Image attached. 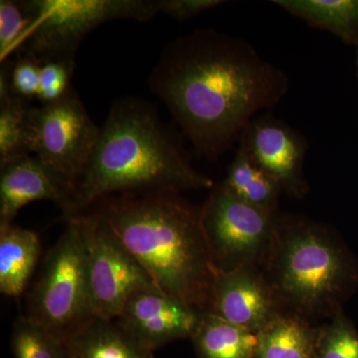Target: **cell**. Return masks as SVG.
<instances>
[{
	"label": "cell",
	"instance_id": "1",
	"mask_svg": "<svg viewBox=\"0 0 358 358\" xmlns=\"http://www.w3.org/2000/svg\"><path fill=\"white\" fill-rule=\"evenodd\" d=\"M195 152L217 159L263 110L289 90V79L252 45L212 29L174 40L148 79Z\"/></svg>",
	"mask_w": 358,
	"mask_h": 358
},
{
	"label": "cell",
	"instance_id": "2",
	"mask_svg": "<svg viewBox=\"0 0 358 358\" xmlns=\"http://www.w3.org/2000/svg\"><path fill=\"white\" fill-rule=\"evenodd\" d=\"M89 210L110 224L160 291L210 313L219 270L205 234L202 208L188 204L178 192H152L109 196Z\"/></svg>",
	"mask_w": 358,
	"mask_h": 358
},
{
	"label": "cell",
	"instance_id": "3",
	"mask_svg": "<svg viewBox=\"0 0 358 358\" xmlns=\"http://www.w3.org/2000/svg\"><path fill=\"white\" fill-rule=\"evenodd\" d=\"M213 185L211 178L193 169L154 107L122 99L110 108L100 129L67 219L115 194L179 193Z\"/></svg>",
	"mask_w": 358,
	"mask_h": 358
},
{
	"label": "cell",
	"instance_id": "4",
	"mask_svg": "<svg viewBox=\"0 0 358 358\" xmlns=\"http://www.w3.org/2000/svg\"><path fill=\"white\" fill-rule=\"evenodd\" d=\"M281 313L301 320L326 319L343 292V252L324 225L300 217H277L260 264Z\"/></svg>",
	"mask_w": 358,
	"mask_h": 358
},
{
	"label": "cell",
	"instance_id": "5",
	"mask_svg": "<svg viewBox=\"0 0 358 358\" xmlns=\"http://www.w3.org/2000/svg\"><path fill=\"white\" fill-rule=\"evenodd\" d=\"M67 220L30 292L26 315L63 341L96 317L81 225L77 216Z\"/></svg>",
	"mask_w": 358,
	"mask_h": 358
},
{
	"label": "cell",
	"instance_id": "6",
	"mask_svg": "<svg viewBox=\"0 0 358 358\" xmlns=\"http://www.w3.org/2000/svg\"><path fill=\"white\" fill-rule=\"evenodd\" d=\"M34 22L18 55L40 62L75 61L92 30L113 20L148 21L159 13L157 0H29Z\"/></svg>",
	"mask_w": 358,
	"mask_h": 358
},
{
	"label": "cell",
	"instance_id": "7",
	"mask_svg": "<svg viewBox=\"0 0 358 358\" xmlns=\"http://www.w3.org/2000/svg\"><path fill=\"white\" fill-rule=\"evenodd\" d=\"M30 150L74 193L100 129L76 92L59 102L29 109ZM73 197V196H72Z\"/></svg>",
	"mask_w": 358,
	"mask_h": 358
},
{
	"label": "cell",
	"instance_id": "8",
	"mask_svg": "<svg viewBox=\"0 0 358 358\" xmlns=\"http://www.w3.org/2000/svg\"><path fill=\"white\" fill-rule=\"evenodd\" d=\"M77 217L86 245L94 313L115 320L134 292L157 286L102 215L88 210Z\"/></svg>",
	"mask_w": 358,
	"mask_h": 358
},
{
	"label": "cell",
	"instance_id": "9",
	"mask_svg": "<svg viewBox=\"0 0 358 358\" xmlns=\"http://www.w3.org/2000/svg\"><path fill=\"white\" fill-rule=\"evenodd\" d=\"M277 217L216 188L202 207V222L218 270L260 267Z\"/></svg>",
	"mask_w": 358,
	"mask_h": 358
},
{
	"label": "cell",
	"instance_id": "10",
	"mask_svg": "<svg viewBox=\"0 0 358 358\" xmlns=\"http://www.w3.org/2000/svg\"><path fill=\"white\" fill-rule=\"evenodd\" d=\"M202 313L152 287L134 292L115 320L138 345L155 352L176 339L192 338Z\"/></svg>",
	"mask_w": 358,
	"mask_h": 358
},
{
	"label": "cell",
	"instance_id": "11",
	"mask_svg": "<svg viewBox=\"0 0 358 358\" xmlns=\"http://www.w3.org/2000/svg\"><path fill=\"white\" fill-rule=\"evenodd\" d=\"M239 141V147L277 181L282 192L296 197L307 192L303 167L308 145L298 131L267 115L250 122Z\"/></svg>",
	"mask_w": 358,
	"mask_h": 358
},
{
	"label": "cell",
	"instance_id": "12",
	"mask_svg": "<svg viewBox=\"0 0 358 358\" xmlns=\"http://www.w3.org/2000/svg\"><path fill=\"white\" fill-rule=\"evenodd\" d=\"M210 313L255 334L281 313L260 267L219 270Z\"/></svg>",
	"mask_w": 358,
	"mask_h": 358
},
{
	"label": "cell",
	"instance_id": "13",
	"mask_svg": "<svg viewBox=\"0 0 358 358\" xmlns=\"http://www.w3.org/2000/svg\"><path fill=\"white\" fill-rule=\"evenodd\" d=\"M0 225L13 224L33 201L50 200L70 215L72 192L36 157L26 155L0 167Z\"/></svg>",
	"mask_w": 358,
	"mask_h": 358
},
{
	"label": "cell",
	"instance_id": "14",
	"mask_svg": "<svg viewBox=\"0 0 358 358\" xmlns=\"http://www.w3.org/2000/svg\"><path fill=\"white\" fill-rule=\"evenodd\" d=\"M71 358H155L115 320L94 317L65 339Z\"/></svg>",
	"mask_w": 358,
	"mask_h": 358
},
{
	"label": "cell",
	"instance_id": "15",
	"mask_svg": "<svg viewBox=\"0 0 358 358\" xmlns=\"http://www.w3.org/2000/svg\"><path fill=\"white\" fill-rule=\"evenodd\" d=\"M40 255L38 235L8 224L0 225V292L18 296L24 292Z\"/></svg>",
	"mask_w": 358,
	"mask_h": 358
},
{
	"label": "cell",
	"instance_id": "16",
	"mask_svg": "<svg viewBox=\"0 0 358 358\" xmlns=\"http://www.w3.org/2000/svg\"><path fill=\"white\" fill-rule=\"evenodd\" d=\"M320 329L280 313L258 334L255 358H317Z\"/></svg>",
	"mask_w": 358,
	"mask_h": 358
},
{
	"label": "cell",
	"instance_id": "17",
	"mask_svg": "<svg viewBox=\"0 0 358 358\" xmlns=\"http://www.w3.org/2000/svg\"><path fill=\"white\" fill-rule=\"evenodd\" d=\"M202 358H255L258 334L203 313L192 336Z\"/></svg>",
	"mask_w": 358,
	"mask_h": 358
},
{
	"label": "cell",
	"instance_id": "18",
	"mask_svg": "<svg viewBox=\"0 0 358 358\" xmlns=\"http://www.w3.org/2000/svg\"><path fill=\"white\" fill-rule=\"evenodd\" d=\"M275 4L310 26L358 46V0H275Z\"/></svg>",
	"mask_w": 358,
	"mask_h": 358
},
{
	"label": "cell",
	"instance_id": "19",
	"mask_svg": "<svg viewBox=\"0 0 358 358\" xmlns=\"http://www.w3.org/2000/svg\"><path fill=\"white\" fill-rule=\"evenodd\" d=\"M224 189L238 199L271 212H277L281 187L239 147L222 185Z\"/></svg>",
	"mask_w": 358,
	"mask_h": 358
},
{
	"label": "cell",
	"instance_id": "20",
	"mask_svg": "<svg viewBox=\"0 0 358 358\" xmlns=\"http://www.w3.org/2000/svg\"><path fill=\"white\" fill-rule=\"evenodd\" d=\"M29 109L18 96L0 101V167L31 155Z\"/></svg>",
	"mask_w": 358,
	"mask_h": 358
},
{
	"label": "cell",
	"instance_id": "21",
	"mask_svg": "<svg viewBox=\"0 0 358 358\" xmlns=\"http://www.w3.org/2000/svg\"><path fill=\"white\" fill-rule=\"evenodd\" d=\"M11 350L15 358H71L65 341L27 317L14 324Z\"/></svg>",
	"mask_w": 358,
	"mask_h": 358
},
{
	"label": "cell",
	"instance_id": "22",
	"mask_svg": "<svg viewBox=\"0 0 358 358\" xmlns=\"http://www.w3.org/2000/svg\"><path fill=\"white\" fill-rule=\"evenodd\" d=\"M34 15L30 1H0V60L18 55L31 32Z\"/></svg>",
	"mask_w": 358,
	"mask_h": 358
},
{
	"label": "cell",
	"instance_id": "23",
	"mask_svg": "<svg viewBox=\"0 0 358 358\" xmlns=\"http://www.w3.org/2000/svg\"><path fill=\"white\" fill-rule=\"evenodd\" d=\"M75 67L76 62L70 60H48L42 63L37 96L41 105L59 102L69 94Z\"/></svg>",
	"mask_w": 358,
	"mask_h": 358
},
{
	"label": "cell",
	"instance_id": "24",
	"mask_svg": "<svg viewBox=\"0 0 358 358\" xmlns=\"http://www.w3.org/2000/svg\"><path fill=\"white\" fill-rule=\"evenodd\" d=\"M317 358H358V338L341 320L320 329Z\"/></svg>",
	"mask_w": 358,
	"mask_h": 358
},
{
	"label": "cell",
	"instance_id": "25",
	"mask_svg": "<svg viewBox=\"0 0 358 358\" xmlns=\"http://www.w3.org/2000/svg\"><path fill=\"white\" fill-rule=\"evenodd\" d=\"M42 62L26 54L17 55L10 63V89L13 96L22 100L37 98L40 89Z\"/></svg>",
	"mask_w": 358,
	"mask_h": 358
},
{
	"label": "cell",
	"instance_id": "26",
	"mask_svg": "<svg viewBox=\"0 0 358 358\" xmlns=\"http://www.w3.org/2000/svg\"><path fill=\"white\" fill-rule=\"evenodd\" d=\"M224 2L221 0H157V9L159 13L166 14L178 21H185L221 6Z\"/></svg>",
	"mask_w": 358,
	"mask_h": 358
},
{
	"label": "cell",
	"instance_id": "27",
	"mask_svg": "<svg viewBox=\"0 0 358 358\" xmlns=\"http://www.w3.org/2000/svg\"><path fill=\"white\" fill-rule=\"evenodd\" d=\"M357 67H358V54H357Z\"/></svg>",
	"mask_w": 358,
	"mask_h": 358
}]
</instances>
